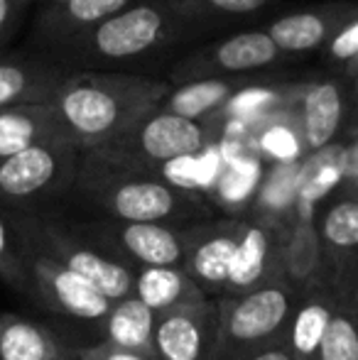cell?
<instances>
[{"label": "cell", "mask_w": 358, "mask_h": 360, "mask_svg": "<svg viewBox=\"0 0 358 360\" xmlns=\"http://www.w3.org/2000/svg\"><path fill=\"white\" fill-rule=\"evenodd\" d=\"M216 140V125L211 120L184 118L179 113L155 105L140 115L118 140L98 147L143 169L162 172L165 165L189 160L206 152Z\"/></svg>", "instance_id": "cell-7"}, {"label": "cell", "mask_w": 358, "mask_h": 360, "mask_svg": "<svg viewBox=\"0 0 358 360\" xmlns=\"http://www.w3.org/2000/svg\"><path fill=\"white\" fill-rule=\"evenodd\" d=\"M341 299V287L334 280H319L305 287L295 304L287 328V348L295 360H317L321 341Z\"/></svg>", "instance_id": "cell-14"}, {"label": "cell", "mask_w": 358, "mask_h": 360, "mask_svg": "<svg viewBox=\"0 0 358 360\" xmlns=\"http://www.w3.org/2000/svg\"><path fill=\"white\" fill-rule=\"evenodd\" d=\"M72 353L79 360H155V356H148V353H138V351H128V348L110 346V343H106V341L94 343V346L74 348Z\"/></svg>", "instance_id": "cell-31"}, {"label": "cell", "mask_w": 358, "mask_h": 360, "mask_svg": "<svg viewBox=\"0 0 358 360\" xmlns=\"http://www.w3.org/2000/svg\"><path fill=\"white\" fill-rule=\"evenodd\" d=\"M52 138H64V133L49 101L0 108V160Z\"/></svg>", "instance_id": "cell-20"}, {"label": "cell", "mask_w": 358, "mask_h": 360, "mask_svg": "<svg viewBox=\"0 0 358 360\" xmlns=\"http://www.w3.org/2000/svg\"><path fill=\"white\" fill-rule=\"evenodd\" d=\"M351 86H354V94L358 96V74H356V76H351Z\"/></svg>", "instance_id": "cell-38"}, {"label": "cell", "mask_w": 358, "mask_h": 360, "mask_svg": "<svg viewBox=\"0 0 358 360\" xmlns=\"http://www.w3.org/2000/svg\"><path fill=\"white\" fill-rule=\"evenodd\" d=\"M280 57V47L272 42L268 30L265 32L250 30V32H238L234 37L221 39L214 47L191 54L186 62L174 69L172 79L186 84V81L214 79V76H241L272 67Z\"/></svg>", "instance_id": "cell-12"}, {"label": "cell", "mask_w": 358, "mask_h": 360, "mask_svg": "<svg viewBox=\"0 0 358 360\" xmlns=\"http://www.w3.org/2000/svg\"><path fill=\"white\" fill-rule=\"evenodd\" d=\"M15 211V209H13ZM15 226L20 243L30 250L44 252L69 270L87 277L108 299H123L133 294L135 267L106 252L98 243L79 231L77 223L64 221L49 211H15Z\"/></svg>", "instance_id": "cell-4"}, {"label": "cell", "mask_w": 358, "mask_h": 360, "mask_svg": "<svg viewBox=\"0 0 358 360\" xmlns=\"http://www.w3.org/2000/svg\"><path fill=\"white\" fill-rule=\"evenodd\" d=\"M341 176H344V165H339L334 160L312 165L300 179V204L312 206L314 201H319L326 191H331L339 184Z\"/></svg>", "instance_id": "cell-28"}, {"label": "cell", "mask_w": 358, "mask_h": 360, "mask_svg": "<svg viewBox=\"0 0 358 360\" xmlns=\"http://www.w3.org/2000/svg\"><path fill=\"white\" fill-rule=\"evenodd\" d=\"M130 3L135 0H44L37 37L49 49H57Z\"/></svg>", "instance_id": "cell-15"}, {"label": "cell", "mask_w": 358, "mask_h": 360, "mask_svg": "<svg viewBox=\"0 0 358 360\" xmlns=\"http://www.w3.org/2000/svg\"><path fill=\"white\" fill-rule=\"evenodd\" d=\"M324 52L326 59L331 64H339V67H346L358 54V5L329 37V42L324 44Z\"/></svg>", "instance_id": "cell-29"}, {"label": "cell", "mask_w": 358, "mask_h": 360, "mask_svg": "<svg viewBox=\"0 0 358 360\" xmlns=\"http://www.w3.org/2000/svg\"><path fill=\"white\" fill-rule=\"evenodd\" d=\"M72 194L98 218L191 226L204 221L206 204L196 191L158 169H143L106 150L79 157Z\"/></svg>", "instance_id": "cell-1"}, {"label": "cell", "mask_w": 358, "mask_h": 360, "mask_svg": "<svg viewBox=\"0 0 358 360\" xmlns=\"http://www.w3.org/2000/svg\"><path fill=\"white\" fill-rule=\"evenodd\" d=\"M67 348L44 323L0 314V360H59Z\"/></svg>", "instance_id": "cell-24"}, {"label": "cell", "mask_w": 358, "mask_h": 360, "mask_svg": "<svg viewBox=\"0 0 358 360\" xmlns=\"http://www.w3.org/2000/svg\"><path fill=\"white\" fill-rule=\"evenodd\" d=\"M314 223L326 265L341 287V272H354L358 265V199L346 196L334 201Z\"/></svg>", "instance_id": "cell-19"}, {"label": "cell", "mask_w": 358, "mask_h": 360, "mask_svg": "<svg viewBox=\"0 0 358 360\" xmlns=\"http://www.w3.org/2000/svg\"><path fill=\"white\" fill-rule=\"evenodd\" d=\"M172 3L189 22H204V20L250 15L255 10H263L272 0H172Z\"/></svg>", "instance_id": "cell-27"}, {"label": "cell", "mask_w": 358, "mask_h": 360, "mask_svg": "<svg viewBox=\"0 0 358 360\" xmlns=\"http://www.w3.org/2000/svg\"><path fill=\"white\" fill-rule=\"evenodd\" d=\"M186 22L189 20L181 18L172 0H140L101 20L54 52L67 62L82 64L135 62L172 44Z\"/></svg>", "instance_id": "cell-3"}, {"label": "cell", "mask_w": 358, "mask_h": 360, "mask_svg": "<svg viewBox=\"0 0 358 360\" xmlns=\"http://www.w3.org/2000/svg\"><path fill=\"white\" fill-rule=\"evenodd\" d=\"M346 96L336 79L317 81L302 96V140L309 152L326 150L344 125Z\"/></svg>", "instance_id": "cell-18"}, {"label": "cell", "mask_w": 358, "mask_h": 360, "mask_svg": "<svg viewBox=\"0 0 358 360\" xmlns=\"http://www.w3.org/2000/svg\"><path fill=\"white\" fill-rule=\"evenodd\" d=\"M241 218L199 221L186 226L184 270L206 297H224L241 236Z\"/></svg>", "instance_id": "cell-11"}, {"label": "cell", "mask_w": 358, "mask_h": 360, "mask_svg": "<svg viewBox=\"0 0 358 360\" xmlns=\"http://www.w3.org/2000/svg\"><path fill=\"white\" fill-rule=\"evenodd\" d=\"M300 292V287L282 275L248 292L216 297L219 346L214 360H241L285 341Z\"/></svg>", "instance_id": "cell-5"}, {"label": "cell", "mask_w": 358, "mask_h": 360, "mask_svg": "<svg viewBox=\"0 0 358 360\" xmlns=\"http://www.w3.org/2000/svg\"><path fill=\"white\" fill-rule=\"evenodd\" d=\"M59 360H79L77 356H74V353L72 351H64L62 353V356H59Z\"/></svg>", "instance_id": "cell-37"}, {"label": "cell", "mask_w": 358, "mask_h": 360, "mask_svg": "<svg viewBox=\"0 0 358 360\" xmlns=\"http://www.w3.org/2000/svg\"><path fill=\"white\" fill-rule=\"evenodd\" d=\"M0 280L10 289L25 294V248L15 226V211L5 204H0Z\"/></svg>", "instance_id": "cell-25"}, {"label": "cell", "mask_w": 358, "mask_h": 360, "mask_svg": "<svg viewBox=\"0 0 358 360\" xmlns=\"http://www.w3.org/2000/svg\"><path fill=\"white\" fill-rule=\"evenodd\" d=\"M241 360H295L287 348V341H280V343H272L268 348H260V351L250 353V356L241 358Z\"/></svg>", "instance_id": "cell-33"}, {"label": "cell", "mask_w": 358, "mask_h": 360, "mask_svg": "<svg viewBox=\"0 0 358 360\" xmlns=\"http://www.w3.org/2000/svg\"><path fill=\"white\" fill-rule=\"evenodd\" d=\"M317 360H358V319L344 304V297L331 316Z\"/></svg>", "instance_id": "cell-26"}, {"label": "cell", "mask_w": 358, "mask_h": 360, "mask_svg": "<svg viewBox=\"0 0 358 360\" xmlns=\"http://www.w3.org/2000/svg\"><path fill=\"white\" fill-rule=\"evenodd\" d=\"M25 275H27L25 297L59 316L98 323L113 304V299L91 285L87 277L30 248H25Z\"/></svg>", "instance_id": "cell-9"}, {"label": "cell", "mask_w": 358, "mask_h": 360, "mask_svg": "<svg viewBox=\"0 0 358 360\" xmlns=\"http://www.w3.org/2000/svg\"><path fill=\"white\" fill-rule=\"evenodd\" d=\"M167 94L170 81L87 69L64 74L49 103L64 138L87 152L118 140Z\"/></svg>", "instance_id": "cell-2"}, {"label": "cell", "mask_w": 358, "mask_h": 360, "mask_svg": "<svg viewBox=\"0 0 358 360\" xmlns=\"http://www.w3.org/2000/svg\"><path fill=\"white\" fill-rule=\"evenodd\" d=\"M241 89H245V81L238 76H214V79H196L181 84L177 91L170 89L162 98V108L179 113L184 118L209 120L219 108H224Z\"/></svg>", "instance_id": "cell-23"}, {"label": "cell", "mask_w": 358, "mask_h": 360, "mask_svg": "<svg viewBox=\"0 0 358 360\" xmlns=\"http://www.w3.org/2000/svg\"><path fill=\"white\" fill-rule=\"evenodd\" d=\"M219 346V304L204 297L158 314L153 333L155 360H214Z\"/></svg>", "instance_id": "cell-10"}, {"label": "cell", "mask_w": 358, "mask_h": 360, "mask_svg": "<svg viewBox=\"0 0 358 360\" xmlns=\"http://www.w3.org/2000/svg\"><path fill=\"white\" fill-rule=\"evenodd\" d=\"M133 294L145 302L155 314H165L181 304L204 299L206 294L196 287V282L186 275L184 267H135Z\"/></svg>", "instance_id": "cell-22"}, {"label": "cell", "mask_w": 358, "mask_h": 360, "mask_svg": "<svg viewBox=\"0 0 358 360\" xmlns=\"http://www.w3.org/2000/svg\"><path fill=\"white\" fill-rule=\"evenodd\" d=\"M351 196L358 199V169L354 172V179H351Z\"/></svg>", "instance_id": "cell-36"}, {"label": "cell", "mask_w": 358, "mask_h": 360, "mask_svg": "<svg viewBox=\"0 0 358 360\" xmlns=\"http://www.w3.org/2000/svg\"><path fill=\"white\" fill-rule=\"evenodd\" d=\"M79 231L98 243L106 252L133 267H184L186 255V226L148 221H113L98 218L77 223Z\"/></svg>", "instance_id": "cell-8"}, {"label": "cell", "mask_w": 358, "mask_h": 360, "mask_svg": "<svg viewBox=\"0 0 358 360\" xmlns=\"http://www.w3.org/2000/svg\"><path fill=\"white\" fill-rule=\"evenodd\" d=\"M344 69H346V76H349V79H351V76H356V74H358V54H356L354 59H351L349 64H346Z\"/></svg>", "instance_id": "cell-35"}, {"label": "cell", "mask_w": 358, "mask_h": 360, "mask_svg": "<svg viewBox=\"0 0 358 360\" xmlns=\"http://www.w3.org/2000/svg\"><path fill=\"white\" fill-rule=\"evenodd\" d=\"M260 150L277 162H295L302 155V143L287 125H268L260 133Z\"/></svg>", "instance_id": "cell-30"}, {"label": "cell", "mask_w": 358, "mask_h": 360, "mask_svg": "<svg viewBox=\"0 0 358 360\" xmlns=\"http://www.w3.org/2000/svg\"><path fill=\"white\" fill-rule=\"evenodd\" d=\"M356 5H324L314 10H300L277 18L270 25L268 34L280 47L282 54H305L324 47L339 25L351 15Z\"/></svg>", "instance_id": "cell-16"}, {"label": "cell", "mask_w": 358, "mask_h": 360, "mask_svg": "<svg viewBox=\"0 0 358 360\" xmlns=\"http://www.w3.org/2000/svg\"><path fill=\"white\" fill-rule=\"evenodd\" d=\"M155 319L158 314L148 304L140 302L135 294H128L123 299H115L98 323L106 343L153 356Z\"/></svg>", "instance_id": "cell-21"}, {"label": "cell", "mask_w": 358, "mask_h": 360, "mask_svg": "<svg viewBox=\"0 0 358 360\" xmlns=\"http://www.w3.org/2000/svg\"><path fill=\"white\" fill-rule=\"evenodd\" d=\"M79 150L67 138L34 143L0 160V204L15 211H49L54 201L72 194L79 169Z\"/></svg>", "instance_id": "cell-6"}, {"label": "cell", "mask_w": 358, "mask_h": 360, "mask_svg": "<svg viewBox=\"0 0 358 360\" xmlns=\"http://www.w3.org/2000/svg\"><path fill=\"white\" fill-rule=\"evenodd\" d=\"M30 3L32 0H0V47L15 32V27H18L20 18L25 15Z\"/></svg>", "instance_id": "cell-32"}, {"label": "cell", "mask_w": 358, "mask_h": 360, "mask_svg": "<svg viewBox=\"0 0 358 360\" xmlns=\"http://www.w3.org/2000/svg\"><path fill=\"white\" fill-rule=\"evenodd\" d=\"M64 74L67 72L62 67L44 59L3 54L0 57V108L49 101Z\"/></svg>", "instance_id": "cell-17"}, {"label": "cell", "mask_w": 358, "mask_h": 360, "mask_svg": "<svg viewBox=\"0 0 358 360\" xmlns=\"http://www.w3.org/2000/svg\"><path fill=\"white\" fill-rule=\"evenodd\" d=\"M287 228L275 221H243L229 270L226 294L255 289L285 275Z\"/></svg>", "instance_id": "cell-13"}, {"label": "cell", "mask_w": 358, "mask_h": 360, "mask_svg": "<svg viewBox=\"0 0 358 360\" xmlns=\"http://www.w3.org/2000/svg\"><path fill=\"white\" fill-rule=\"evenodd\" d=\"M341 297H344V304L354 311V316L358 319V275L351 277L349 285H341Z\"/></svg>", "instance_id": "cell-34"}]
</instances>
